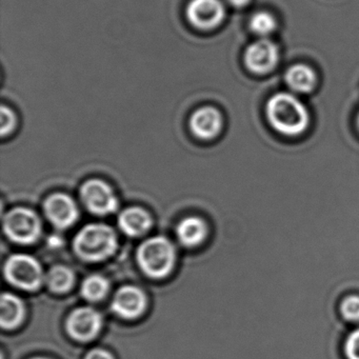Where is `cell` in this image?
Segmentation results:
<instances>
[{
	"label": "cell",
	"instance_id": "6da1fadb",
	"mask_svg": "<svg viewBox=\"0 0 359 359\" xmlns=\"http://www.w3.org/2000/svg\"><path fill=\"white\" fill-rule=\"evenodd\" d=\"M266 115L272 127L287 136L299 135L306 131L310 121L306 107L287 93L272 96L266 104Z\"/></svg>",
	"mask_w": 359,
	"mask_h": 359
},
{
	"label": "cell",
	"instance_id": "7a4b0ae2",
	"mask_svg": "<svg viewBox=\"0 0 359 359\" xmlns=\"http://www.w3.org/2000/svg\"><path fill=\"white\" fill-rule=\"evenodd\" d=\"M117 237L107 224H91L83 226L74 239V250L81 259L102 262L116 251Z\"/></svg>",
	"mask_w": 359,
	"mask_h": 359
},
{
	"label": "cell",
	"instance_id": "3957f363",
	"mask_svg": "<svg viewBox=\"0 0 359 359\" xmlns=\"http://www.w3.org/2000/svg\"><path fill=\"white\" fill-rule=\"evenodd\" d=\"M137 260L144 274L152 278H163L175 264V248L165 237H153L138 248Z\"/></svg>",
	"mask_w": 359,
	"mask_h": 359
},
{
	"label": "cell",
	"instance_id": "277c9868",
	"mask_svg": "<svg viewBox=\"0 0 359 359\" xmlns=\"http://www.w3.org/2000/svg\"><path fill=\"white\" fill-rule=\"evenodd\" d=\"M5 275L10 283L27 291L39 289L45 279L41 264L26 254H16L8 258Z\"/></svg>",
	"mask_w": 359,
	"mask_h": 359
},
{
	"label": "cell",
	"instance_id": "5b68a950",
	"mask_svg": "<svg viewBox=\"0 0 359 359\" xmlns=\"http://www.w3.org/2000/svg\"><path fill=\"white\" fill-rule=\"evenodd\" d=\"M4 230L14 243L31 245L41 236V222L32 210L18 208L8 212L4 218Z\"/></svg>",
	"mask_w": 359,
	"mask_h": 359
},
{
	"label": "cell",
	"instance_id": "8992f818",
	"mask_svg": "<svg viewBox=\"0 0 359 359\" xmlns=\"http://www.w3.org/2000/svg\"><path fill=\"white\" fill-rule=\"evenodd\" d=\"M81 196L86 207L97 215H108L116 211L118 199L114 191L100 180H88L81 187Z\"/></svg>",
	"mask_w": 359,
	"mask_h": 359
},
{
	"label": "cell",
	"instance_id": "52a82bcc",
	"mask_svg": "<svg viewBox=\"0 0 359 359\" xmlns=\"http://www.w3.org/2000/svg\"><path fill=\"white\" fill-rule=\"evenodd\" d=\"M226 10L220 0H191L187 7V18L199 30H212L222 24Z\"/></svg>",
	"mask_w": 359,
	"mask_h": 359
},
{
	"label": "cell",
	"instance_id": "ba28073f",
	"mask_svg": "<svg viewBox=\"0 0 359 359\" xmlns=\"http://www.w3.org/2000/svg\"><path fill=\"white\" fill-rule=\"evenodd\" d=\"M102 317L98 311L90 306L76 309L67 320V330L74 339L90 341L102 330Z\"/></svg>",
	"mask_w": 359,
	"mask_h": 359
},
{
	"label": "cell",
	"instance_id": "9c48e42d",
	"mask_svg": "<svg viewBox=\"0 0 359 359\" xmlns=\"http://www.w3.org/2000/svg\"><path fill=\"white\" fill-rule=\"evenodd\" d=\"M278 62V49L268 39H260L252 43L245 54L248 69L256 74H266L276 66Z\"/></svg>",
	"mask_w": 359,
	"mask_h": 359
},
{
	"label": "cell",
	"instance_id": "30bf717a",
	"mask_svg": "<svg viewBox=\"0 0 359 359\" xmlns=\"http://www.w3.org/2000/svg\"><path fill=\"white\" fill-rule=\"evenodd\" d=\"M46 215L58 229L72 226L79 218V209L72 198L66 194H54L46 201Z\"/></svg>",
	"mask_w": 359,
	"mask_h": 359
},
{
	"label": "cell",
	"instance_id": "8fae6325",
	"mask_svg": "<svg viewBox=\"0 0 359 359\" xmlns=\"http://www.w3.org/2000/svg\"><path fill=\"white\" fill-rule=\"evenodd\" d=\"M146 308V296L140 287H121L112 300V310L121 318L134 319L140 317Z\"/></svg>",
	"mask_w": 359,
	"mask_h": 359
},
{
	"label": "cell",
	"instance_id": "7c38bea8",
	"mask_svg": "<svg viewBox=\"0 0 359 359\" xmlns=\"http://www.w3.org/2000/svg\"><path fill=\"white\" fill-rule=\"evenodd\" d=\"M222 128V114L213 107L198 109L193 113L190 118L191 131L201 140H213L220 133Z\"/></svg>",
	"mask_w": 359,
	"mask_h": 359
},
{
	"label": "cell",
	"instance_id": "4fadbf2b",
	"mask_svg": "<svg viewBox=\"0 0 359 359\" xmlns=\"http://www.w3.org/2000/svg\"><path fill=\"white\" fill-rule=\"evenodd\" d=\"M119 228L131 237L142 236L150 230L152 219L148 212L140 208H129L121 212L118 219Z\"/></svg>",
	"mask_w": 359,
	"mask_h": 359
},
{
	"label": "cell",
	"instance_id": "5bb4252c",
	"mask_svg": "<svg viewBox=\"0 0 359 359\" xmlns=\"http://www.w3.org/2000/svg\"><path fill=\"white\" fill-rule=\"evenodd\" d=\"M1 314L0 323L4 329L11 330L18 327L25 317V304L20 298L13 294L5 293L1 296Z\"/></svg>",
	"mask_w": 359,
	"mask_h": 359
},
{
	"label": "cell",
	"instance_id": "9a60e30c",
	"mask_svg": "<svg viewBox=\"0 0 359 359\" xmlns=\"http://www.w3.org/2000/svg\"><path fill=\"white\" fill-rule=\"evenodd\" d=\"M208 229L205 222L198 217H188L178 224L176 233L178 239L186 247H196L205 241Z\"/></svg>",
	"mask_w": 359,
	"mask_h": 359
},
{
	"label": "cell",
	"instance_id": "2e32d148",
	"mask_svg": "<svg viewBox=\"0 0 359 359\" xmlns=\"http://www.w3.org/2000/svg\"><path fill=\"white\" fill-rule=\"evenodd\" d=\"M287 86L293 91L299 93H309L314 89L316 76L312 69L304 65L291 67L285 74Z\"/></svg>",
	"mask_w": 359,
	"mask_h": 359
},
{
	"label": "cell",
	"instance_id": "e0dca14e",
	"mask_svg": "<svg viewBox=\"0 0 359 359\" xmlns=\"http://www.w3.org/2000/svg\"><path fill=\"white\" fill-rule=\"evenodd\" d=\"M74 273L65 266H53L45 276L48 287L55 293L69 291L74 283Z\"/></svg>",
	"mask_w": 359,
	"mask_h": 359
},
{
	"label": "cell",
	"instance_id": "ac0fdd59",
	"mask_svg": "<svg viewBox=\"0 0 359 359\" xmlns=\"http://www.w3.org/2000/svg\"><path fill=\"white\" fill-rule=\"evenodd\" d=\"M110 289V283L106 277L92 275L88 277L81 285V294L90 302H98L106 297Z\"/></svg>",
	"mask_w": 359,
	"mask_h": 359
},
{
	"label": "cell",
	"instance_id": "d6986e66",
	"mask_svg": "<svg viewBox=\"0 0 359 359\" xmlns=\"http://www.w3.org/2000/svg\"><path fill=\"white\" fill-rule=\"evenodd\" d=\"M276 26L275 18L266 12H258L250 20V28L260 36L271 34L276 29Z\"/></svg>",
	"mask_w": 359,
	"mask_h": 359
},
{
	"label": "cell",
	"instance_id": "ffe728a7",
	"mask_svg": "<svg viewBox=\"0 0 359 359\" xmlns=\"http://www.w3.org/2000/svg\"><path fill=\"white\" fill-rule=\"evenodd\" d=\"M340 312L346 320L359 321V295H348L340 304Z\"/></svg>",
	"mask_w": 359,
	"mask_h": 359
},
{
	"label": "cell",
	"instance_id": "44dd1931",
	"mask_svg": "<svg viewBox=\"0 0 359 359\" xmlns=\"http://www.w3.org/2000/svg\"><path fill=\"white\" fill-rule=\"evenodd\" d=\"M18 118H16L15 112L11 108L7 106L1 107L0 111V133L1 136L10 135L16 128Z\"/></svg>",
	"mask_w": 359,
	"mask_h": 359
},
{
	"label": "cell",
	"instance_id": "7402d4cb",
	"mask_svg": "<svg viewBox=\"0 0 359 359\" xmlns=\"http://www.w3.org/2000/svg\"><path fill=\"white\" fill-rule=\"evenodd\" d=\"M344 352L348 359H359V327L346 338Z\"/></svg>",
	"mask_w": 359,
	"mask_h": 359
},
{
	"label": "cell",
	"instance_id": "603a6c76",
	"mask_svg": "<svg viewBox=\"0 0 359 359\" xmlns=\"http://www.w3.org/2000/svg\"><path fill=\"white\" fill-rule=\"evenodd\" d=\"M86 359H114V357L108 351L95 348V350H92L91 352H89Z\"/></svg>",
	"mask_w": 359,
	"mask_h": 359
},
{
	"label": "cell",
	"instance_id": "cb8c5ba5",
	"mask_svg": "<svg viewBox=\"0 0 359 359\" xmlns=\"http://www.w3.org/2000/svg\"><path fill=\"white\" fill-rule=\"evenodd\" d=\"M226 1H229L234 7H243L249 4L250 0H226Z\"/></svg>",
	"mask_w": 359,
	"mask_h": 359
},
{
	"label": "cell",
	"instance_id": "d4e9b609",
	"mask_svg": "<svg viewBox=\"0 0 359 359\" xmlns=\"http://www.w3.org/2000/svg\"><path fill=\"white\" fill-rule=\"evenodd\" d=\"M32 359H48V358H43V357H36V358H32Z\"/></svg>",
	"mask_w": 359,
	"mask_h": 359
},
{
	"label": "cell",
	"instance_id": "484cf974",
	"mask_svg": "<svg viewBox=\"0 0 359 359\" xmlns=\"http://www.w3.org/2000/svg\"><path fill=\"white\" fill-rule=\"evenodd\" d=\"M358 128H359V115H358Z\"/></svg>",
	"mask_w": 359,
	"mask_h": 359
}]
</instances>
